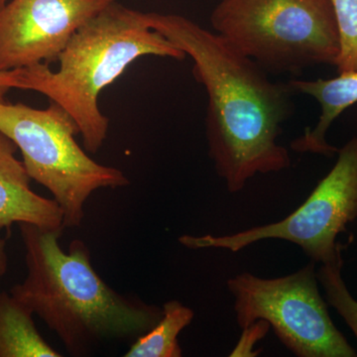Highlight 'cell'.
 Returning a JSON list of instances; mask_svg holds the SVG:
<instances>
[{
	"label": "cell",
	"instance_id": "1",
	"mask_svg": "<svg viewBox=\"0 0 357 357\" xmlns=\"http://www.w3.org/2000/svg\"><path fill=\"white\" fill-rule=\"evenodd\" d=\"M146 15L153 29L194 62L192 75L208 95V156L229 192H241L257 174L288 169L290 155L278 143L293 114L295 93L288 84L274 83L227 39L185 16Z\"/></svg>",
	"mask_w": 357,
	"mask_h": 357
},
{
	"label": "cell",
	"instance_id": "2",
	"mask_svg": "<svg viewBox=\"0 0 357 357\" xmlns=\"http://www.w3.org/2000/svg\"><path fill=\"white\" fill-rule=\"evenodd\" d=\"M64 229L20 223L27 275L10 293L74 356H88L105 342L135 340L153 328L163 307L109 287L91 265V251L83 241H73L68 251L61 248Z\"/></svg>",
	"mask_w": 357,
	"mask_h": 357
},
{
	"label": "cell",
	"instance_id": "3",
	"mask_svg": "<svg viewBox=\"0 0 357 357\" xmlns=\"http://www.w3.org/2000/svg\"><path fill=\"white\" fill-rule=\"evenodd\" d=\"M112 2L79 28L59 56L60 67L37 64L17 69V86L42 93L73 117L84 149L95 154L107 137L109 119L98 98L138 59L187 58L147 20L145 13Z\"/></svg>",
	"mask_w": 357,
	"mask_h": 357
},
{
	"label": "cell",
	"instance_id": "4",
	"mask_svg": "<svg viewBox=\"0 0 357 357\" xmlns=\"http://www.w3.org/2000/svg\"><path fill=\"white\" fill-rule=\"evenodd\" d=\"M218 34L268 74L337 64L340 35L331 0H220Z\"/></svg>",
	"mask_w": 357,
	"mask_h": 357
},
{
	"label": "cell",
	"instance_id": "5",
	"mask_svg": "<svg viewBox=\"0 0 357 357\" xmlns=\"http://www.w3.org/2000/svg\"><path fill=\"white\" fill-rule=\"evenodd\" d=\"M0 131L20 150L30 178L53 195L65 229L81 227L93 192L129 185L122 171L98 163L79 146L76 122L56 102L45 109L0 102Z\"/></svg>",
	"mask_w": 357,
	"mask_h": 357
},
{
	"label": "cell",
	"instance_id": "6",
	"mask_svg": "<svg viewBox=\"0 0 357 357\" xmlns=\"http://www.w3.org/2000/svg\"><path fill=\"white\" fill-rule=\"evenodd\" d=\"M316 262L296 273L264 279L248 272L227 281L241 328L262 319L282 344L300 357H356V351L333 325L318 287Z\"/></svg>",
	"mask_w": 357,
	"mask_h": 357
},
{
	"label": "cell",
	"instance_id": "7",
	"mask_svg": "<svg viewBox=\"0 0 357 357\" xmlns=\"http://www.w3.org/2000/svg\"><path fill=\"white\" fill-rule=\"evenodd\" d=\"M337 163L319 181L305 203L280 222L251 227L229 236H182L185 248L225 249L238 252L265 239L297 244L312 261H332L344 250L338 234L357 218V136L338 149Z\"/></svg>",
	"mask_w": 357,
	"mask_h": 357
},
{
	"label": "cell",
	"instance_id": "8",
	"mask_svg": "<svg viewBox=\"0 0 357 357\" xmlns=\"http://www.w3.org/2000/svg\"><path fill=\"white\" fill-rule=\"evenodd\" d=\"M119 0H9L0 9V70L58 62L70 40Z\"/></svg>",
	"mask_w": 357,
	"mask_h": 357
},
{
	"label": "cell",
	"instance_id": "9",
	"mask_svg": "<svg viewBox=\"0 0 357 357\" xmlns=\"http://www.w3.org/2000/svg\"><path fill=\"white\" fill-rule=\"evenodd\" d=\"M18 147L0 131V231L14 223L27 222L47 229H65L57 202L31 189L32 178L16 157Z\"/></svg>",
	"mask_w": 357,
	"mask_h": 357
},
{
	"label": "cell",
	"instance_id": "10",
	"mask_svg": "<svg viewBox=\"0 0 357 357\" xmlns=\"http://www.w3.org/2000/svg\"><path fill=\"white\" fill-rule=\"evenodd\" d=\"M287 84L295 95L312 96L321 109L316 126L293 140L291 148L298 153L333 156L338 149L326 141V132L344 110L357 102V72L338 74L333 79H292Z\"/></svg>",
	"mask_w": 357,
	"mask_h": 357
},
{
	"label": "cell",
	"instance_id": "11",
	"mask_svg": "<svg viewBox=\"0 0 357 357\" xmlns=\"http://www.w3.org/2000/svg\"><path fill=\"white\" fill-rule=\"evenodd\" d=\"M34 312L11 293L0 292V357H61L35 326Z\"/></svg>",
	"mask_w": 357,
	"mask_h": 357
},
{
	"label": "cell",
	"instance_id": "12",
	"mask_svg": "<svg viewBox=\"0 0 357 357\" xmlns=\"http://www.w3.org/2000/svg\"><path fill=\"white\" fill-rule=\"evenodd\" d=\"M163 317L158 324L144 335L134 340L126 357H181L183 351L178 344L180 333L192 323L195 312L178 301L163 305Z\"/></svg>",
	"mask_w": 357,
	"mask_h": 357
},
{
	"label": "cell",
	"instance_id": "13",
	"mask_svg": "<svg viewBox=\"0 0 357 357\" xmlns=\"http://www.w3.org/2000/svg\"><path fill=\"white\" fill-rule=\"evenodd\" d=\"M342 252L323 263L317 271V278L326 294V301L338 312L357 338V301L352 297L342 279Z\"/></svg>",
	"mask_w": 357,
	"mask_h": 357
},
{
	"label": "cell",
	"instance_id": "14",
	"mask_svg": "<svg viewBox=\"0 0 357 357\" xmlns=\"http://www.w3.org/2000/svg\"><path fill=\"white\" fill-rule=\"evenodd\" d=\"M337 20L340 51L338 74L357 72V0H331Z\"/></svg>",
	"mask_w": 357,
	"mask_h": 357
},
{
	"label": "cell",
	"instance_id": "15",
	"mask_svg": "<svg viewBox=\"0 0 357 357\" xmlns=\"http://www.w3.org/2000/svg\"><path fill=\"white\" fill-rule=\"evenodd\" d=\"M270 325L267 321H259L251 324L248 328H243V335L237 344L236 349L231 352V356H256L260 351H253V347L258 340L266 335Z\"/></svg>",
	"mask_w": 357,
	"mask_h": 357
},
{
	"label": "cell",
	"instance_id": "16",
	"mask_svg": "<svg viewBox=\"0 0 357 357\" xmlns=\"http://www.w3.org/2000/svg\"><path fill=\"white\" fill-rule=\"evenodd\" d=\"M17 86L16 70H0V102H6V96L11 89Z\"/></svg>",
	"mask_w": 357,
	"mask_h": 357
},
{
	"label": "cell",
	"instance_id": "17",
	"mask_svg": "<svg viewBox=\"0 0 357 357\" xmlns=\"http://www.w3.org/2000/svg\"><path fill=\"white\" fill-rule=\"evenodd\" d=\"M8 270V255L6 250V241L0 236V280L6 276Z\"/></svg>",
	"mask_w": 357,
	"mask_h": 357
},
{
	"label": "cell",
	"instance_id": "18",
	"mask_svg": "<svg viewBox=\"0 0 357 357\" xmlns=\"http://www.w3.org/2000/svg\"><path fill=\"white\" fill-rule=\"evenodd\" d=\"M8 1H9V0H0V9H1L2 7L6 6L7 2H8Z\"/></svg>",
	"mask_w": 357,
	"mask_h": 357
}]
</instances>
